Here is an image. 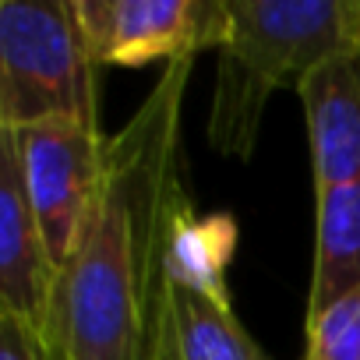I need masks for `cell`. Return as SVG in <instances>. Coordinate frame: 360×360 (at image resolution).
I'll return each mask as SVG.
<instances>
[{
  "label": "cell",
  "mask_w": 360,
  "mask_h": 360,
  "mask_svg": "<svg viewBox=\"0 0 360 360\" xmlns=\"http://www.w3.org/2000/svg\"><path fill=\"white\" fill-rule=\"evenodd\" d=\"M0 134L11 141L25 198L43 230L46 251L60 272L99 195L106 138L99 124H85V120L0 127Z\"/></svg>",
  "instance_id": "obj_4"
},
{
  "label": "cell",
  "mask_w": 360,
  "mask_h": 360,
  "mask_svg": "<svg viewBox=\"0 0 360 360\" xmlns=\"http://www.w3.org/2000/svg\"><path fill=\"white\" fill-rule=\"evenodd\" d=\"M226 11L205 134L219 155L251 159L272 92L300 89L328 57L360 46V0H226Z\"/></svg>",
  "instance_id": "obj_2"
},
{
  "label": "cell",
  "mask_w": 360,
  "mask_h": 360,
  "mask_svg": "<svg viewBox=\"0 0 360 360\" xmlns=\"http://www.w3.org/2000/svg\"><path fill=\"white\" fill-rule=\"evenodd\" d=\"M304 360H360V286L307 318Z\"/></svg>",
  "instance_id": "obj_11"
},
{
  "label": "cell",
  "mask_w": 360,
  "mask_h": 360,
  "mask_svg": "<svg viewBox=\"0 0 360 360\" xmlns=\"http://www.w3.org/2000/svg\"><path fill=\"white\" fill-rule=\"evenodd\" d=\"M96 71L71 0L0 4V127L99 124Z\"/></svg>",
  "instance_id": "obj_3"
},
{
  "label": "cell",
  "mask_w": 360,
  "mask_h": 360,
  "mask_svg": "<svg viewBox=\"0 0 360 360\" xmlns=\"http://www.w3.org/2000/svg\"><path fill=\"white\" fill-rule=\"evenodd\" d=\"M191 68H162L145 103L106 138L99 195L57 272L46 339L60 360H162L166 240L188 198L180 110Z\"/></svg>",
  "instance_id": "obj_1"
},
{
  "label": "cell",
  "mask_w": 360,
  "mask_h": 360,
  "mask_svg": "<svg viewBox=\"0 0 360 360\" xmlns=\"http://www.w3.org/2000/svg\"><path fill=\"white\" fill-rule=\"evenodd\" d=\"M0 360H60V356L39 328L0 311Z\"/></svg>",
  "instance_id": "obj_12"
},
{
  "label": "cell",
  "mask_w": 360,
  "mask_h": 360,
  "mask_svg": "<svg viewBox=\"0 0 360 360\" xmlns=\"http://www.w3.org/2000/svg\"><path fill=\"white\" fill-rule=\"evenodd\" d=\"M57 265L25 198L11 141L0 134V311L50 332Z\"/></svg>",
  "instance_id": "obj_6"
},
{
  "label": "cell",
  "mask_w": 360,
  "mask_h": 360,
  "mask_svg": "<svg viewBox=\"0 0 360 360\" xmlns=\"http://www.w3.org/2000/svg\"><path fill=\"white\" fill-rule=\"evenodd\" d=\"M96 64L145 68L219 50L230 29L226 0H71Z\"/></svg>",
  "instance_id": "obj_5"
},
{
  "label": "cell",
  "mask_w": 360,
  "mask_h": 360,
  "mask_svg": "<svg viewBox=\"0 0 360 360\" xmlns=\"http://www.w3.org/2000/svg\"><path fill=\"white\" fill-rule=\"evenodd\" d=\"M314 191L360 176V46L328 57L300 82Z\"/></svg>",
  "instance_id": "obj_7"
},
{
  "label": "cell",
  "mask_w": 360,
  "mask_h": 360,
  "mask_svg": "<svg viewBox=\"0 0 360 360\" xmlns=\"http://www.w3.org/2000/svg\"><path fill=\"white\" fill-rule=\"evenodd\" d=\"M162 360H272L237 321L233 304L166 286Z\"/></svg>",
  "instance_id": "obj_10"
},
{
  "label": "cell",
  "mask_w": 360,
  "mask_h": 360,
  "mask_svg": "<svg viewBox=\"0 0 360 360\" xmlns=\"http://www.w3.org/2000/svg\"><path fill=\"white\" fill-rule=\"evenodd\" d=\"M360 286V176L318 191V240L307 318Z\"/></svg>",
  "instance_id": "obj_9"
},
{
  "label": "cell",
  "mask_w": 360,
  "mask_h": 360,
  "mask_svg": "<svg viewBox=\"0 0 360 360\" xmlns=\"http://www.w3.org/2000/svg\"><path fill=\"white\" fill-rule=\"evenodd\" d=\"M237 251V219L230 212H198L184 198L173 212L166 240V286L191 290L216 304L230 300V262Z\"/></svg>",
  "instance_id": "obj_8"
}]
</instances>
